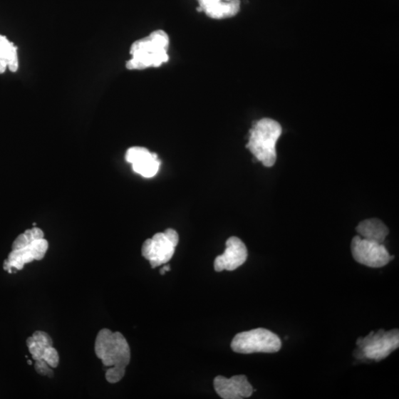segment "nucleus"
<instances>
[{
    "label": "nucleus",
    "mask_w": 399,
    "mask_h": 399,
    "mask_svg": "<svg viewBox=\"0 0 399 399\" xmlns=\"http://www.w3.org/2000/svg\"><path fill=\"white\" fill-rule=\"evenodd\" d=\"M96 356L104 366L107 381L115 384L122 380L130 362V349L125 337L120 332L104 328L97 335L95 343Z\"/></svg>",
    "instance_id": "nucleus-1"
},
{
    "label": "nucleus",
    "mask_w": 399,
    "mask_h": 399,
    "mask_svg": "<svg viewBox=\"0 0 399 399\" xmlns=\"http://www.w3.org/2000/svg\"><path fill=\"white\" fill-rule=\"evenodd\" d=\"M170 38L162 30H157L140 38L130 48L132 58L126 63L128 70L157 68L168 62Z\"/></svg>",
    "instance_id": "nucleus-2"
},
{
    "label": "nucleus",
    "mask_w": 399,
    "mask_h": 399,
    "mask_svg": "<svg viewBox=\"0 0 399 399\" xmlns=\"http://www.w3.org/2000/svg\"><path fill=\"white\" fill-rule=\"evenodd\" d=\"M282 131L281 125L269 118L254 123L249 131L247 148L266 167H273L276 161V145Z\"/></svg>",
    "instance_id": "nucleus-3"
},
{
    "label": "nucleus",
    "mask_w": 399,
    "mask_h": 399,
    "mask_svg": "<svg viewBox=\"0 0 399 399\" xmlns=\"http://www.w3.org/2000/svg\"><path fill=\"white\" fill-rule=\"evenodd\" d=\"M358 349L354 351L357 358H368L380 362L399 346V332L398 329L390 331L379 330L372 331L365 338H358L356 341Z\"/></svg>",
    "instance_id": "nucleus-4"
},
{
    "label": "nucleus",
    "mask_w": 399,
    "mask_h": 399,
    "mask_svg": "<svg viewBox=\"0 0 399 399\" xmlns=\"http://www.w3.org/2000/svg\"><path fill=\"white\" fill-rule=\"evenodd\" d=\"M282 342L274 333L256 328L237 333L233 338L231 348L233 351L242 354L254 353H276L281 350Z\"/></svg>",
    "instance_id": "nucleus-5"
},
{
    "label": "nucleus",
    "mask_w": 399,
    "mask_h": 399,
    "mask_svg": "<svg viewBox=\"0 0 399 399\" xmlns=\"http://www.w3.org/2000/svg\"><path fill=\"white\" fill-rule=\"evenodd\" d=\"M178 242V234L172 229L157 233L144 243L142 256L150 261L151 267L155 269L170 261Z\"/></svg>",
    "instance_id": "nucleus-6"
},
{
    "label": "nucleus",
    "mask_w": 399,
    "mask_h": 399,
    "mask_svg": "<svg viewBox=\"0 0 399 399\" xmlns=\"http://www.w3.org/2000/svg\"><path fill=\"white\" fill-rule=\"evenodd\" d=\"M351 252L355 261L370 268H381L390 261L385 244L368 241L359 235L352 239Z\"/></svg>",
    "instance_id": "nucleus-7"
},
{
    "label": "nucleus",
    "mask_w": 399,
    "mask_h": 399,
    "mask_svg": "<svg viewBox=\"0 0 399 399\" xmlns=\"http://www.w3.org/2000/svg\"><path fill=\"white\" fill-rule=\"evenodd\" d=\"M48 242L45 238L36 239L27 247L12 250L4 264V270L12 273V269L22 270L24 266L33 261H41L48 251Z\"/></svg>",
    "instance_id": "nucleus-8"
},
{
    "label": "nucleus",
    "mask_w": 399,
    "mask_h": 399,
    "mask_svg": "<svg viewBox=\"0 0 399 399\" xmlns=\"http://www.w3.org/2000/svg\"><path fill=\"white\" fill-rule=\"evenodd\" d=\"M247 257L248 250L244 243L237 237H231L227 239L224 254L215 259L214 270L217 272L234 271L247 261Z\"/></svg>",
    "instance_id": "nucleus-9"
},
{
    "label": "nucleus",
    "mask_w": 399,
    "mask_h": 399,
    "mask_svg": "<svg viewBox=\"0 0 399 399\" xmlns=\"http://www.w3.org/2000/svg\"><path fill=\"white\" fill-rule=\"evenodd\" d=\"M213 383L216 393L224 399L247 398L254 392L244 375H234L230 378L218 375L214 379Z\"/></svg>",
    "instance_id": "nucleus-10"
},
{
    "label": "nucleus",
    "mask_w": 399,
    "mask_h": 399,
    "mask_svg": "<svg viewBox=\"0 0 399 399\" xmlns=\"http://www.w3.org/2000/svg\"><path fill=\"white\" fill-rule=\"evenodd\" d=\"M125 158L132 165L133 171L145 177H154L161 166L157 155L145 147L130 148L126 152Z\"/></svg>",
    "instance_id": "nucleus-11"
},
{
    "label": "nucleus",
    "mask_w": 399,
    "mask_h": 399,
    "mask_svg": "<svg viewBox=\"0 0 399 399\" xmlns=\"http://www.w3.org/2000/svg\"><path fill=\"white\" fill-rule=\"evenodd\" d=\"M197 10L214 19L233 17L241 9L239 0H197Z\"/></svg>",
    "instance_id": "nucleus-12"
},
{
    "label": "nucleus",
    "mask_w": 399,
    "mask_h": 399,
    "mask_svg": "<svg viewBox=\"0 0 399 399\" xmlns=\"http://www.w3.org/2000/svg\"><path fill=\"white\" fill-rule=\"evenodd\" d=\"M356 230L361 237L382 244L390 233L387 226L377 218L366 219L357 226Z\"/></svg>",
    "instance_id": "nucleus-13"
},
{
    "label": "nucleus",
    "mask_w": 399,
    "mask_h": 399,
    "mask_svg": "<svg viewBox=\"0 0 399 399\" xmlns=\"http://www.w3.org/2000/svg\"><path fill=\"white\" fill-rule=\"evenodd\" d=\"M7 68L15 73L19 68L17 48L6 36L0 34V74Z\"/></svg>",
    "instance_id": "nucleus-14"
},
{
    "label": "nucleus",
    "mask_w": 399,
    "mask_h": 399,
    "mask_svg": "<svg viewBox=\"0 0 399 399\" xmlns=\"http://www.w3.org/2000/svg\"><path fill=\"white\" fill-rule=\"evenodd\" d=\"M26 345L33 361L43 359L48 348L53 346L51 337L47 333L37 331L27 339Z\"/></svg>",
    "instance_id": "nucleus-15"
},
{
    "label": "nucleus",
    "mask_w": 399,
    "mask_h": 399,
    "mask_svg": "<svg viewBox=\"0 0 399 399\" xmlns=\"http://www.w3.org/2000/svg\"><path fill=\"white\" fill-rule=\"evenodd\" d=\"M44 238V232L38 228L26 230L24 234H19L12 244V250L23 249L36 239Z\"/></svg>",
    "instance_id": "nucleus-16"
},
{
    "label": "nucleus",
    "mask_w": 399,
    "mask_h": 399,
    "mask_svg": "<svg viewBox=\"0 0 399 399\" xmlns=\"http://www.w3.org/2000/svg\"><path fill=\"white\" fill-rule=\"evenodd\" d=\"M43 361H46L51 368H56L59 363L58 353L53 346L48 348L43 356Z\"/></svg>",
    "instance_id": "nucleus-17"
},
{
    "label": "nucleus",
    "mask_w": 399,
    "mask_h": 399,
    "mask_svg": "<svg viewBox=\"0 0 399 399\" xmlns=\"http://www.w3.org/2000/svg\"><path fill=\"white\" fill-rule=\"evenodd\" d=\"M34 368L39 375L48 376L49 378L53 377V370L46 361H43V359L36 361L34 364Z\"/></svg>",
    "instance_id": "nucleus-18"
},
{
    "label": "nucleus",
    "mask_w": 399,
    "mask_h": 399,
    "mask_svg": "<svg viewBox=\"0 0 399 399\" xmlns=\"http://www.w3.org/2000/svg\"><path fill=\"white\" fill-rule=\"evenodd\" d=\"M162 269H163L166 272L171 270L170 266H165Z\"/></svg>",
    "instance_id": "nucleus-19"
},
{
    "label": "nucleus",
    "mask_w": 399,
    "mask_h": 399,
    "mask_svg": "<svg viewBox=\"0 0 399 399\" xmlns=\"http://www.w3.org/2000/svg\"><path fill=\"white\" fill-rule=\"evenodd\" d=\"M28 364L30 365V366H31L33 363H32V362H31V361H28Z\"/></svg>",
    "instance_id": "nucleus-20"
}]
</instances>
